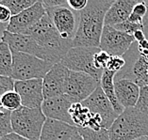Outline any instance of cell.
Segmentation results:
<instances>
[{
	"instance_id": "6da1fadb",
	"label": "cell",
	"mask_w": 148,
	"mask_h": 140,
	"mask_svg": "<svg viewBox=\"0 0 148 140\" xmlns=\"http://www.w3.org/2000/svg\"><path fill=\"white\" fill-rule=\"evenodd\" d=\"M114 0H90L79 12L78 26L73 39V47L99 48L105 27V17Z\"/></svg>"
},
{
	"instance_id": "7a4b0ae2",
	"label": "cell",
	"mask_w": 148,
	"mask_h": 140,
	"mask_svg": "<svg viewBox=\"0 0 148 140\" xmlns=\"http://www.w3.org/2000/svg\"><path fill=\"white\" fill-rule=\"evenodd\" d=\"M110 140H135L148 136V116L135 107L125 108L109 129Z\"/></svg>"
},
{
	"instance_id": "3957f363",
	"label": "cell",
	"mask_w": 148,
	"mask_h": 140,
	"mask_svg": "<svg viewBox=\"0 0 148 140\" xmlns=\"http://www.w3.org/2000/svg\"><path fill=\"white\" fill-rule=\"evenodd\" d=\"M24 34L30 36L39 45L54 53L60 60L73 48V41H65L60 37L47 13Z\"/></svg>"
},
{
	"instance_id": "277c9868",
	"label": "cell",
	"mask_w": 148,
	"mask_h": 140,
	"mask_svg": "<svg viewBox=\"0 0 148 140\" xmlns=\"http://www.w3.org/2000/svg\"><path fill=\"white\" fill-rule=\"evenodd\" d=\"M46 117L42 108L22 106L12 112V127L14 134L27 140H40Z\"/></svg>"
},
{
	"instance_id": "5b68a950",
	"label": "cell",
	"mask_w": 148,
	"mask_h": 140,
	"mask_svg": "<svg viewBox=\"0 0 148 140\" xmlns=\"http://www.w3.org/2000/svg\"><path fill=\"white\" fill-rule=\"evenodd\" d=\"M12 75L15 81L44 79L55 65L28 54L12 51Z\"/></svg>"
},
{
	"instance_id": "8992f818",
	"label": "cell",
	"mask_w": 148,
	"mask_h": 140,
	"mask_svg": "<svg viewBox=\"0 0 148 140\" xmlns=\"http://www.w3.org/2000/svg\"><path fill=\"white\" fill-rule=\"evenodd\" d=\"M100 50L96 47H73L63 56L60 63L69 71L85 73L100 83L104 71L97 69L93 62L95 55Z\"/></svg>"
},
{
	"instance_id": "52a82bcc",
	"label": "cell",
	"mask_w": 148,
	"mask_h": 140,
	"mask_svg": "<svg viewBox=\"0 0 148 140\" xmlns=\"http://www.w3.org/2000/svg\"><path fill=\"white\" fill-rule=\"evenodd\" d=\"M3 41L7 42L12 51L21 52L37 56L53 64L60 63L61 60L55 54L39 45L30 36L25 34H12L6 31L3 36Z\"/></svg>"
},
{
	"instance_id": "ba28073f",
	"label": "cell",
	"mask_w": 148,
	"mask_h": 140,
	"mask_svg": "<svg viewBox=\"0 0 148 140\" xmlns=\"http://www.w3.org/2000/svg\"><path fill=\"white\" fill-rule=\"evenodd\" d=\"M45 10L60 37L73 41L78 26L79 12L70 9L68 5Z\"/></svg>"
},
{
	"instance_id": "9c48e42d",
	"label": "cell",
	"mask_w": 148,
	"mask_h": 140,
	"mask_svg": "<svg viewBox=\"0 0 148 140\" xmlns=\"http://www.w3.org/2000/svg\"><path fill=\"white\" fill-rule=\"evenodd\" d=\"M134 42V36L117 30L111 26H105L99 48L110 56H123Z\"/></svg>"
},
{
	"instance_id": "30bf717a",
	"label": "cell",
	"mask_w": 148,
	"mask_h": 140,
	"mask_svg": "<svg viewBox=\"0 0 148 140\" xmlns=\"http://www.w3.org/2000/svg\"><path fill=\"white\" fill-rule=\"evenodd\" d=\"M100 86L98 81L85 73L69 71L66 81L65 94L75 103H82L89 98Z\"/></svg>"
},
{
	"instance_id": "8fae6325",
	"label": "cell",
	"mask_w": 148,
	"mask_h": 140,
	"mask_svg": "<svg viewBox=\"0 0 148 140\" xmlns=\"http://www.w3.org/2000/svg\"><path fill=\"white\" fill-rule=\"evenodd\" d=\"M82 105L91 111L93 114H97L102 118L104 129H109L113 124L114 120L118 118L119 115L115 112L112 105L110 100L105 95L102 88L99 87L95 89L92 94L83 101Z\"/></svg>"
},
{
	"instance_id": "7c38bea8",
	"label": "cell",
	"mask_w": 148,
	"mask_h": 140,
	"mask_svg": "<svg viewBox=\"0 0 148 140\" xmlns=\"http://www.w3.org/2000/svg\"><path fill=\"white\" fill-rule=\"evenodd\" d=\"M46 14V10L42 1H37L30 8L18 15L12 16L7 27V31L12 34H24L27 29L35 26Z\"/></svg>"
},
{
	"instance_id": "4fadbf2b",
	"label": "cell",
	"mask_w": 148,
	"mask_h": 140,
	"mask_svg": "<svg viewBox=\"0 0 148 140\" xmlns=\"http://www.w3.org/2000/svg\"><path fill=\"white\" fill-rule=\"evenodd\" d=\"M15 90L22 100V105L27 108H42L45 101L42 79L15 81Z\"/></svg>"
},
{
	"instance_id": "5bb4252c",
	"label": "cell",
	"mask_w": 148,
	"mask_h": 140,
	"mask_svg": "<svg viewBox=\"0 0 148 140\" xmlns=\"http://www.w3.org/2000/svg\"><path fill=\"white\" fill-rule=\"evenodd\" d=\"M69 71L65 66L60 62L55 64L46 73L42 79L45 100L65 94L66 81Z\"/></svg>"
},
{
	"instance_id": "9a60e30c",
	"label": "cell",
	"mask_w": 148,
	"mask_h": 140,
	"mask_svg": "<svg viewBox=\"0 0 148 140\" xmlns=\"http://www.w3.org/2000/svg\"><path fill=\"white\" fill-rule=\"evenodd\" d=\"M75 101L66 94L45 99L42 105V111L46 118L63 121L75 126L70 117V108Z\"/></svg>"
},
{
	"instance_id": "2e32d148",
	"label": "cell",
	"mask_w": 148,
	"mask_h": 140,
	"mask_svg": "<svg viewBox=\"0 0 148 140\" xmlns=\"http://www.w3.org/2000/svg\"><path fill=\"white\" fill-rule=\"evenodd\" d=\"M115 93L119 103L124 108L135 107L140 96V87L133 80L118 77L114 81Z\"/></svg>"
},
{
	"instance_id": "e0dca14e",
	"label": "cell",
	"mask_w": 148,
	"mask_h": 140,
	"mask_svg": "<svg viewBox=\"0 0 148 140\" xmlns=\"http://www.w3.org/2000/svg\"><path fill=\"white\" fill-rule=\"evenodd\" d=\"M77 127L63 121L46 118L40 140H71Z\"/></svg>"
},
{
	"instance_id": "ac0fdd59",
	"label": "cell",
	"mask_w": 148,
	"mask_h": 140,
	"mask_svg": "<svg viewBox=\"0 0 148 140\" xmlns=\"http://www.w3.org/2000/svg\"><path fill=\"white\" fill-rule=\"evenodd\" d=\"M138 0H116L108 10L105 17V26L114 27L128 20Z\"/></svg>"
},
{
	"instance_id": "d6986e66",
	"label": "cell",
	"mask_w": 148,
	"mask_h": 140,
	"mask_svg": "<svg viewBox=\"0 0 148 140\" xmlns=\"http://www.w3.org/2000/svg\"><path fill=\"white\" fill-rule=\"evenodd\" d=\"M116 74L112 71H110L108 70H104V73L102 75L100 81V87L102 88L105 95L107 96V98L110 100V102L112 105L113 108L118 115H120L125 108L121 105V103H119L116 93H115V87H114V81Z\"/></svg>"
},
{
	"instance_id": "ffe728a7",
	"label": "cell",
	"mask_w": 148,
	"mask_h": 140,
	"mask_svg": "<svg viewBox=\"0 0 148 140\" xmlns=\"http://www.w3.org/2000/svg\"><path fill=\"white\" fill-rule=\"evenodd\" d=\"M140 88L148 86V60L145 57L139 55L133 62L132 73L130 77Z\"/></svg>"
},
{
	"instance_id": "44dd1931",
	"label": "cell",
	"mask_w": 148,
	"mask_h": 140,
	"mask_svg": "<svg viewBox=\"0 0 148 140\" xmlns=\"http://www.w3.org/2000/svg\"><path fill=\"white\" fill-rule=\"evenodd\" d=\"M70 117L75 126L77 128H88L91 118V111L81 103H75L70 108Z\"/></svg>"
},
{
	"instance_id": "7402d4cb",
	"label": "cell",
	"mask_w": 148,
	"mask_h": 140,
	"mask_svg": "<svg viewBox=\"0 0 148 140\" xmlns=\"http://www.w3.org/2000/svg\"><path fill=\"white\" fill-rule=\"evenodd\" d=\"M12 51L5 41H0V76L12 75Z\"/></svg>"
},
{
	"instance_id": "603a6c76",
	"label": "cell",
	"mask_w": 148,
	"mask_h": 140,
	"mask_svg": "<svg viewBox=\"0 0 148 140\" xmlns=\"http://www.w3.org/2000/svg\"><path fill=\"white\" fill-rule=\"evenodd\" d=\"M36 2V0H0V4L9 8L12 16L18 15L24 10L30 8Z\"/></svg>"
},
{
	"instance_id": "cb8c5ba5",
	"label": "cell",
	"mask_w": 148,
	"mask_h": 140,
	"mask_svg": "<svg viewBox=\"0 0 148 140\" xmlns=\"http://www.w3.org/2000/svg\"><path fill=\"white\" fill-rule=\"evenodd\" d=\"M1 106L10 112H14L22 107V100L19 94L15 91H10L2 97Z\"/></svg>"
},
{
	"instance_id": "d4e9b609",
	"label": "cell",
	"mask_w": 148,
	"mask_h": 140,
	"mask_svg": "<svg viewBox=\"0 0 148 140\" xmlns=\"http://www.w3.org/2000/svg\"><path fill=\"white\" fill-rule=\"evenodd\" d=\"M77 131L84 140H110V133L107 129L95 131L90 128H77Z\"/></svg>"
},
{
	"instance_id": "484cf974",
	"label": "cell",
	"mask_w": 148,
	"mask_h": 140,
	"mask_svg": "<svg viewBox=\"0 0 148 140\" xmlns=\"http://www.w3.org/2000/svg\"><path fill=\"white\" fill-rule=\"evenodd\" d=\"M12 133V112L0 106V138Z\"/></svg>"
},
{
	"instance_id": "4316f807",
	"label": "cell",
	"mask_w": 148,
	"mask_h": 140,
	"mask_svg": "<svg viewBox=\"0 0 148 140\" xmlns=\"http://www.w3.org/2000/svg\"><path fill=\"white\" fill-rule=\"evenodd\" d=\"M148 12V7L146 5L145 1H139L135 5L131 15L129 16L128 20L132 23L143 24V19L146 16Z\"/></svg>"
},
{
	"instance_id": "83f0119b",
	"label": "cell",
	"mask_w": 148,
	"mask_h": 140,
	"mask_svg": "<svg viewBox=\"0 0 148 140\" xmlns=\"http://www.w3.org/2000/svg\"><path fill=\"white\" fill-rule=\"evenodd\" d=\"M135 108L148 116V86H144L140 88V96Z\"/></svg>"
},
{
	"instance_id": "f1b7e54d",
	"label": "cell",
	"mask_w": 148,
	"mask_h": 140,
	"mask_svg": "<svg viewBox=\"0 0 148 140\" xmlns=\"http://www.w3.org/2000/svg\"><path fill=\"white\" fill-rule=\"evenodd\" d=\"M114 28H116L117 30H120L125 33H127L129 35H134V33L138 30H143V24H138L135 23L130 22L129 20L123 22L121 24H118L116 26L113 27Z\"/></svg>"
},
{
	"instance_id": "f546056e",
	"label": "cell",
	"mask_w": 148,
	"mask_h": 140,
	"mask_svg": "<svg viewBox=\"0 0 148 140\" xmlns=\"http://www.w3.org/2000/svg\"><path fill=\"white\" fill-rule=\"evenodd\" d=\"M125 65H126V59H125L123 56H110L106 70L117 73L118 71L124 69Z\"/></svg>"
},
{
	"instance_id": "4dcf8cb0",
	"label": "cell",
	"mask_w": 148,
	"mask_h": 140,
	"mask_svg": "<svg viewBox=\"0 0 148 140\" xmlns=\"http://www.w3.org/2000/svg\"><path fill=\"white\" fill-rule=\"evenodd\" d=\"M15 80L12 77L0 76V106H1V99L6 93L14 90Z\"/></svg>"
},
{
	"instance_id": "1f68e13d",
	"label": "cell",
	"mask_w": 148,
	"mask_h": 140,
	"mask_svg": "<svg viewBox=\"0 0 148 140\" xmlns=\"http://www.w3.org/2000/svg\"><path fill=\"white\" fill-rule=\"evenodd\" d=\"M110 58V56L108 53L100 50L95 55V58H93V62H95V66L98 70H106L108 62Z\"/></svg>"
},
{
	"instance_id": "d6a6232c",
	"label": "cell",
	"mask_w": 148,
	"mask_h": 140,
	"mask_svg": "<svg viewBox=\"0 0 148 140\" xmlns=\"http://www.w3.org/2000/svg\"><path fill=\"white\" fill-rule=\"evenodd\" d=\"M89 1L88 0H67V5L70 9L75 12H81L87 7Z\"/></svg>"
},
{
	"instance_id": "836d02e7",
	"label": "cell",
	"mask_w": 148,
	"mask_h": 140,
	"mask_svg": "<svg viewBox=\"0 0 148 140\" xmlns=\"http://www.w3.org/2000/svg\"><path fill=\"white\" fill-rule=\"evenodd\" d=\"M12 17V14L10 12L9 8L6 6L0 4V24H8L10 23V19Z\"/></svg>"
},
{
	"instance_id": "e575fe53",
	"label": "cell",
	"mask_w": 148,
	"mask_h": 140,
	"mask_svg": "<svg viewBox=\"0 0 148 140\" xmlns=\"http://www.w3.org/2000/svg\"><path fill=\"white\" fill-rule=\"evenodd\" d=\"M42 2L45 9H53L67 5V1L65 0H42Z\"/></svg>"
},
{
	"instance_id": "d590c367",
	"label": "cell",
	"mask_w": 148,
	"mask_h": 140,
	"mask_svg": "<svg viewBox=\"0 0 148 140\" xmlns=\"http://www.w3.org/2000/svg\"><path fill=\"white\" fill-rule=\"evenodd\" d=\"M0 140H27V139L24 138L20 135H18L17 134L12 133V134H9L5 136H3L2 138H0Z\"/></svg>"
},
{
	"instance_id": "8d00e7d4",
	"label": "cell",
	"mask_w": 148,
	"mask_h": 140,
	"mask_svg": "<svg viewBox=\"0 0 148 140\" xmlns=\"http://www.w3.org/2000/svg\"><path fill=\"white\" fill-rule=\"evenodd\" d=\"M133 36H134L135 41L138 42V43H139V42H140V41H144V39H146L145 34H144L143 30H138V31H136Z\"/></svg>"
},
{
	"instance_id": "74e56055",
	"label": "cell",
	"mask_w": 148,
	"mask_h": 140,
	"mask_svg": "<svg viewBox=\"0 0 148 140\" xmlns=\"http://www.w3.org/2000/svg\"><path fill=\"white\" fill-rule=\"evenodd\" d=\"M138 43V42H137ZM137 48H138V51H148V39H144V41L139 42L137 44Z\"/></svg>"
},
{
	"instance_id": "f35d334b",
	"label": "cell",
	"mask_w": 148,
	"mask_h": 140,
	"mask_svg": "<svg viewBox=\"0 0 148 140\" xmlns=\"http://www.w3.org/2000/svg\"><path fill=\"white\" fill-rule=\"evenodd\" d=\"M143 32H144V34H145L146 39H148V12H147L146 16L144 17V19H143Z\"/></svg>"
},
{
	"instance_id": "ab89813d",
	"label": "cell",
	"mask_w": 148,
	"mask_h": 140,
	"mask_svg": "<svg viewBox=\"0 0 148 140\" xmlns=\"http://www.w3.org/2000/svg\"><path fill=\"white\" fill-rule=\"evenodd\" d=\"M7 27H8V24H0V41H3V36H4V33L7 31Z\"/></svg>"
},
{
	"instance_id": "60d3db41",
	"label": "cell",
	"mask_w": 148,
	"mask_h": 140,
	"mask_svg": "<svg viewBox=\"0 0 148 140\" xmlns=\"http://www.w3.org/2000/svg\"><path fill=\"white\" fill-rule=\"evenodd\" d=\"M71 140H84L83 139V137L82 136L79 135V133H78V131L75 133V134L73 135V137H72V139Z\"/></svg>"
},
{
	"instance_id": "b9f144b4",
	"label": "cell",
	"mask_w": 148,
	"mask_h": 140,
	"mask_svg": "<svg viewBox=\"0 0 148 140\" xmlns=\"http://www.w3.org/2000/svg\"><path fill=\"white\" fill-rule=\"evenodd\" d=\"M135 140H148V136H142V137H139Z\"/></svg>"
},
{
	"instance_id": "7bdbcfd3",
	"label": "cell",
	"mask_w": 148,
	"mask_h": 140,
	"mask_svg": "<svg viewBox=\"0 0 148 140\" xmlns=\"http://www.w3.org/2000/svg\"><path fill=\"white\" fill-rule=\"evenodd\" d=\"M145 3H146V5L148 6V0H147V1H145Z\"/></svg>"
}]
</instances>
